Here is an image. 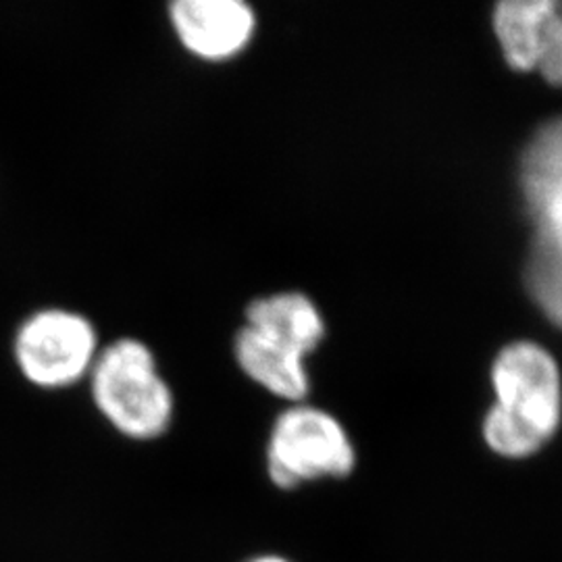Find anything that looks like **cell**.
Returning a JSON list of instances; mask_svg holds the SVG:
<instances>
[{
  "label": "cell",
  "instance_id": "cell-1",
  "mask_svg": "<svg viewBox=\"0 0 562 562\" xmlns=\"http://www.w3.org/2000/svg\"><path fill=\"white\" fill-rule=\"evenodd\" d=\"M496 402L483 419V440L504 459H527L550 442L562 422L557 359L536 341L504 346L492 364Z\"/></svg>",
  "mask_w": 562,
  "mask_h": 562
},
{
  "label": "cell",
  "instance_id": "cell-2",
  "mask_svg": "<svg viewBox=\"0 0 562 562\" xmlns=\"http://www.w3.org/2000/svg\"><path fill=\"white\" fill-rule=\"evenodd\" d=\"M88 383L102 419L123 438L153 442L171 429L176 394L146 341L117 338L101 346Z\"/></svg>",
  "mask_w": 562,
  "mask_h": 562
},
{
  "label": "cell",
  "instance_id": "cell-3",
  "mask_svg": "<svg viewBox=\"0 0 562 562\" xmlns=\"http://www.w3.org/2000/svg\"><path fill=\"white\" fill-rule=\"evenodd\" d=\"M267 475L281 490L344 480L357 467L355 443L334 415L317 406L292 404L273 423L267 442Z\"/></svg>",
  "mask_w": 562,
  "mask_h": 562
},
{
  "label": "cell",
  "instance_id": "cell-4",
  "mask_svg": "<svg viewBox=\"0 0 562 562\" xmlns=\"http://www.w3.org/2000/svg\"><path fill=\"white\" fill-rule=\"evenodd\" d=\"M99 352L94 323L60 306L25 317L13 338V361L23 380L41 390H65L88 380Z\"/></svg>",
  "mask_w": 562,
  "mask_h": 562
},
{
  "label": "cell",
  "instance_id": "cell-5",
  "mask_svg": "<svg viewBox=\"0 0 562 562\" xmlns=\"http://www.w3.org/2000/svg\"><path fill=\"white\" fill-rule=\"evenodd\" d=\"M167 18L181 48L204 63L240 57L257 34V13L241 0H176Z\"/></svg>",
  "mask_w": 562,
  "mask_h": 562
},
{
  "label": "cell",
  "instance_id": "cell-6",
  "mask_svg": "<svg viewBox=\"0 0 562 562\" xmlns=\"http://www.w3.org/2000/svg\"><path fill=\"white\" fill-rule=\"evenodd\" d=\"M234 359L241 373L271 396L292 404H299L308 396L311 383L306 359L248 325H241L234 336Z\"/></svg>",
  "mask_w": 562,
  "mask_h": 562
},
{
  "label": "cell",
  "instance_id": "cell-7",
  "mask_svg": "<svg viewBox=\"0 0 562 562\" xmlns=\"http://www.w3.org/2000/svg\"><path fill=\"white\" fill-rule=\"evenodd\" d=\"M244 325L304 359L325 338L322 313L302 292H278L250 302L244 311Z\"/></svg>",
  "mask_w": 562,
  "mask_h": 562
},
{
  "label": "cell",
  "instance_id": "cell-8",
  "mask_svg": "<svg viewBox=\"0 0 562 562\" xmlns=\"http://www.w3.org/2000/svg\"><path fill=\"white\" fill-rule=\"evenodd\" d=\"M552 0H504L494 9V32L515 71H536L543 21Z\"/></svg>",
  "mask_w": 562,
  "mask_h": 562
},
{
  "label": "cell",
  "instance_id": "cell-9",
  "mask_svg": "<svg viewBox=\"0 0 562 562\" xmlns=\"http://www.w3.org/2000/svg\"><path fill=\"white\" fill-rule=\"evenodd\" d=\"M536 71L543 80L562 88V2L552 0L540 38V55Z\"/></svg>",
  "mask_w": 562,
  "mask_h": 562
},
{
  "label": "cell",
  "instance_id": "cell-10",
  "mask_svg": "<svg viewBox=\"0 0 562 562\" xmlns=\"http://www.w3.org/2000/svg\"><path fill=\"white\" fill-rule=\"evenodd\" d=\"M246 562H294L290 561V559H285V557H280V554H259V557H252L250 561Z\"/></svg>",
  "mask_w": 562,
  "mask_h": 562
}]
</instances>
